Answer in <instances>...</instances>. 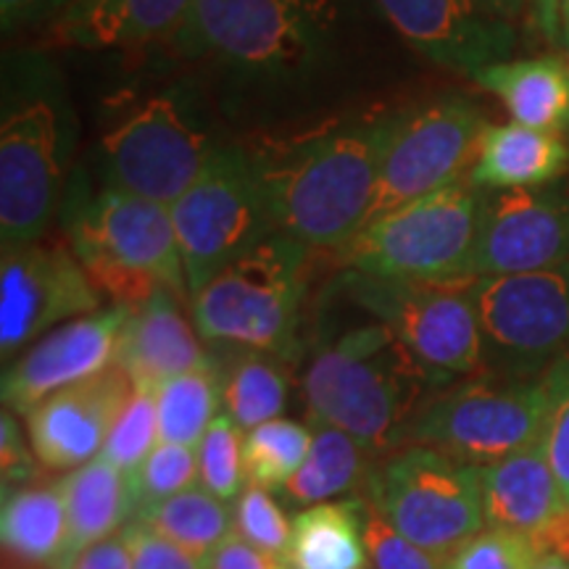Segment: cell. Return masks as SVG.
Masks as SVG:
<instances>
[{
	"mask_svg": "<svg viewBox=\"0 0 569 569\" xmlns=\"http://www.w3.org/2000/svg\"><path fill=\"white\" fill-rule=\"evenodd\" d=\"M472 80L496 96L511 122L536 130H569V56L507 59L475 71Z\"/></svg>",
	"mask_w": 569,
	"mask_h": 569,
	"instance_id": "24",
	"label": "cell"
},
{
	"mask_svg": "<svg viewBox=\"0 0 569 569\" xmlns=\"http://www.w3.org/2000/svg\"><path fill=\"white\" fill-rule=\"evenodd\" d=\"M106 298L63 240L3 248L0 259V356L13 361L42 336L103 309Z\"/></svg>",
	"mask_w": 569,
	"mask_h": 569,
	"instance_id": "15",
	"label": "cell"
},
{
	"mask_svg": "<svg viewBox=\"0 0 569 569\" xmlns=\"http://www.w3.org/2000/svg\"><path fill=\"white\" fill-rule=\"evenodd\" d=\"M401 40L438 67L472 77L507 61L517 46L515 24L496 19L482 0H372Z\"/></svg>",
	"mask_w": 569,
	"mask_h": 569,
	"instance_id": "18",
	"label": "cell"
},
{
	"mask_svg": "<svg viewBox=\"0 0 569 569\" xmlns=\"http://www.w3.org/2000/svg\"><path fill=\"white\" fill-rule=\"evenodd\" d=\"M138 511L167 498L180 496L184 490L196 488L198 480V453L190 446L161 443L148 453V459L130 475ZM138 517V515H134Z\"/></svg>",
	"mask_w": 569,
	"mask_h": 569,
	"instance_id": "34",
	"label": "cell"
},
{
	"mask_svg": "<svg viewBox=\"0 0 569 569\" xmlns=\"http://www.w3.org/2000/svg\"><path fill=\"white\" fill-rule=\"evenodd\" d=\"M569 267V182L486 193L469 277Z\"/></svg>",
	"mask_w": 569,
	"mask_h": 569,
	"instance_id": "16",
	"label": "cell"
},
{
	"mask_svg": "<svg viewBox=\"0 0 569 569\" xmlns=\"http://www.w3.org/2000/svg\"><path fill=\"white\" fill-rule=\"evenodd\" d=\"M40 3L42 0H0V24H3V32L11 34L38 21Z\"/></svg>",
	"mask_w": 569,
	"mask_h": 569,
	"instance_id": "45",
	"label": "cell"
},
{
	"mask_svg": "<svg viewBox=\"0 0 569 569\" xmlns=\"http://www.w3.org/2000/svg\"><path fill=\"white\" fill-rule=\"evenodd\" d=\"M209 569H290L288 559L280 553H269L264 549H256L240 536H232L219 546L217 551L206 559Z\"/></svg>",
	"mask_w": 569,
	"mask_h": 569,
	"instance_id": "41",
	"label": "cell"
},
{
	"mask_svg": "<svg viewBox=\"0 0 569 569\" xmlns=\"http://www.w3.org/2000/svg\"><path fill=\"white\" fill-rule=\"evenodd\" d=\"M478 472L486 528L532 536L567 507L540 440Z\"/></svg>",
	"mask_w": 569,
	"mask_h": 569,
	"instance_id": "22",
	"label": "cell"
},
{
	"mask_svg": "<svg viewBox=\"0 0 569 569\" xmlns=\"http://www.w3.org/2000/svg\"><path fill=\"white\" fill-rule=\"evenodd\" d=\"M232 532L256 549L284 557L293 538V519L284 515L272 490L246 486L243 493L234 498Z\"/></svg>",
	"mask_w": 569,
	"mask_h": 569,
	"instance_id": "35",
	"label": "cell"
},
{
	"mask_svg": "<svg viewBox=\"0 0 569 569\" xmlns=\"http://www.w3.org/2000/svg\"><path fill=\"white\" fill-rule=\"evenodd\" d=\"M69 515L71 559L92 543L119 536L138 515L132 478L103 457L61 478Z\"/></svg>",
	"mask_w": 569,
	"mask_h": 569,
	"instance_id": "25",
	"label": "cell"
},
{
	"mask_svg": "<svg viewBox=\"0 0 569 569\" xmlns=\"http://www.w3.org/2000/svg\"><path fill=\"white\" fill-rule=\"evenodd\" d=\"M311 248L274 232L234 259L188 309L198 336L222 348L267 351L293 361L301 353V317Z\"/></svg>",
	"mask_w": 569,
	"mask_h": 569,
	"instance_id": "4",
	"label": "cell"
},
{
	"mask_svg": "<svg viewBox=\"0 0 569 569\" xmlns=\"http://www.w3.org/2000/svg\"><path fill=\"white\" fill-rule=\"evenodd\" d=\"M246 432L227 415H219L198 443V482L211 496L232 501L246 488Z\"/></svg>",
	"mask_w": 569,
	"mask_h": 569,
	"instance_id": "32",
	"label": "cell"
},
{
	"mask_svg": "<svg viewBox=\"0 0 569 569\" xmlns=\"http://www.w3.org/2000/svg\"><path fill=\"white\" fill-rule=\"evenodd\" d=\"M0 122V243L46 238L63 201L71 151V119L59 98L42 88L3 92Z\"/></svg>",
	"mask_w": 569,
	"mask_h": 569,
	"instance_id": "7",
	"label": "cell"
},
{
	"mask_svg": "<svg viewBox=\"0 0 569 569\" xmlns=\"http://www.w3.org/2000/svg\"><path fill=\"white\" fill-rule=\"evenodd\" d=\"M311 443H315V427L296 419L277 417L248 430L243 443L248 486L280 493L303 467Z\"/></svg>",
	"mask_w": 569,
	"mask_h": 569,
	"instance_id": "31",
	"label": "cell"
},
{
	"mask_svg": "<svg viewBox=\"0 0 569 569\" xmlns=\"http://www.w3.org/2000/svg\"><path fill=\"white\" fill-rule=\"evenodd\" d=\"M169 211L190 298L234 259L277 232L253 153L234 146L217 148L209 167Z\"/></svg>",
	"mask_w": 569,
	"mask_h": 569,
	"instance_id": "10",
	"label": "cell"
},
{
	"mask_svg": "<svg viewBox=\"0 0 569 569\" xmlns=\"http://www.w3.org/2000/svg\"><path fill=\"white\" fill-rule=\"evenodd\" d=\"M546 382L478 372L448 382L422 403L407 446H425L465 467H490L536 446L546 422Z\"/></svg>",
	"mask_w": 569,
	"mask_h": 569,
	"instance_id": "6",
	"label": "cell"
},
{
	"mask_svg": "<svg viewBox=\"0 0 569 569\" xmlns=\"http://www.w3.org/2000/svg\"><path fill=\"white\" fill-rule=\"evenodd\" d=\"M561 0H528V24L530 32L536 34L540 42L559 51L561 42Z\"/></svg>",
	"mask_w": 569,
	"mask_h": 569,
	"instance_id": "44",
	"label": "cell"
},
{
	"mask_svg": "<svg viewBox=\"0 0 569 569\" xmlns=\"http://www.w3.org/2000/svg\"><path fill=\"white\" fill-rule=\"evenodd\" d=\"M122 536L130 546L132 569H209L206 559L180 549L172 540H167L140 522L127 525Z\"/></svg>",
	"mask_w": 569,
	"mask_h": 569,
	"instance_id": "40",
	"label": "cell"
},
{
	"mask_svg": "<svg viewBox=\"0 0 569 569\" xmlns=\"http://www.w3.org/2000/svg\"><path fill=\"white\" fill-rule=\"evenodd\" d=\"M0 475H3V493L46 480V467L40 465L30 436L21 432L17 415L9 409H3L0 417Z\"/></svg>",
	"mask_w": 569,
	"mask_h": 569,
	"instance_id": "39",
	"label": "cell"
},
{
	"mask_svg": "<svg viewBox=\"0 0 569 569\" xmlns=\"http://www.w3.org/2000/svg\"><path fill=\"white\" fill-rule=\"evenodd\" d=\"M74 3V0H42L40 3V19L42 17H59L69 9V6Z\"/></svg>",
	"mask_w": 569,
	"mask_h": 569,
	"instance_id": "48",
	"label": "cell"
},
{
	"mask_svg": "<svg viewBox=\"0 0 569 569\" xmlns=\"http://www.w3.org/2000/svg\"><path fill=\"white\" fill-rule=\"evenodd\" d=\"M315 427V443L303 467L280 490L288 507L309 509L317 503L338 501L340 496H359L365 488L372 457L343 430L327 425Z\"/></svg>",
	"mask_w": 569,
	"mask_h": 569,
	"instance_id": "28",
	"label": "cell"
},
{
	"mask_svg": "<svg viewBox=\"0 0 569 569\" xmlns=\"http://www.w3.org/2000/svg\"><path fill=\"white\" fill-rule=\"evenodd\" d=\"M359 496L411 543L438 557L486 530L478 469L425 446L375 459Z\"/></svg>",
	"mask_w": 569,
	"mask_h": 569,
	"instance_id": "8",
	"label": "cell"
},
{
	"mask_svg": "<svg viewBox=\"0 0 569 569\" xmlns=\"http://www.w3.org/2000/svg\"><path fill=\"white\" fill-rule=\"evenodd\" d=\"M217 148L174 98H148L103 134V184L172 206L209 167Z\"/></svg>",
	"mask_w": 569,
	"mask_h": 569,
	"instance_id": "14",
	"label": "cell"
},
{
	"mask_svg": "<svg viewBox=\"0 0 569 569\" xmlns=\"http://www.w3.org/2000/svg\"><path fill=\"white\" fill-rule=\"evenodd\" d=\"M559 27H561V42H559V53L569 56V0H561V17H559Z\"/></svg>",
	"mask_w": 569,
	"mask_h": 569,
	"instance_id": "47",
	"label": "cell"
},
{
	"mask_svg": "<svg viewBox=\"0 0 569 569\" xmlns=\"http://www.w3.org/2000/svg\"><path fill=\"white\" fill-rule=\"evenodd\" d=\"M540 553L528 536L486 528L446 557V569H536Z\"/></svg>",
	"mask_w": 569,
	"mask_h": 569,
	"instance_id": "37",
	"label": "cell"
},
{
	"mask_svg": "<svg viewBox=\"0 0 569 569\" xmlns=\"http://www.w3.org/2000/svg\"><path fill=\"white\" fill-rule=\"evenodd\" d=\"M180 301V296L159 290L130 311L119 338L117 365L134 386L156 390L177 375L211 365L203 338H198L193 319L182 315Z\"/></svg>",
	"mask_w": 569,
	"mask_h": 569,
	"instance_id": "20",
	"label": "cell"
},
{
	"mask_svg": "<svg viewBox=\"0 0 569 569\" xmlns=\"http://www.w3.org/2000/svg\"><path fill=\"white\" fill-rule=\"evenodd\" d=\"M63 232L98 293L140 306L169 290L190 303L188 272L169 206L103 188L63 198Z\"/></svg>",
	"mask_w": 569,
	"mask_h": 569,
	"instance_id": "3",
	"label": "cell"
},
{
	"mask_svg": "<svg viewBox=\"0 0 569 569\" xmlns=\"http://www.w3.org/2000/svg\"><path fill=\"white\" fill-rule=\"evenodd\" d=\"M530 543L536 546L540 559H565L569 561V503L551 519L549 525H543L538 532H532Z\"/></svg>",
	"mask_w": 569,
	"mask_h": 569,
	"instance_id": "43",
	"label": "cell"
},
{
	"mask_svg": "<svg viewBox=\"0 0 569 569\" xmlns=\"http://www.w3.org/2000/svg\"><path fill=\"white\" fill-rule=\"evenodd\" d=\"M190 9L193 0H74L59 13L56 34L88 51L142 48L174 40Z\"/></svg>",
	"mask_w": 569,
	"mask_h": 569,
	"instance_id": "21",
	"label": "cell"
},
{
	"mask_svg": "<svg viewBox=\"0 0 569 569\" xmlns=\"http://www.w3.org/2000/svg\"><path fill=\"white\" fill-rule=\"evenodd\" d=\"M359 517L372 569H446V557L419 549L380 517L365 496H359Z\"/></svg>",
	"mask_w": 569,
	"mask_h": 569,
	"instance_id": "36",
	"label": "cell"
},
{
	"mask_svg": "<svg viewBox=\"0 0 569 569\" xmlns=\"http://www.w3.org/2000/svg\"><path fill=\"white\" fill-rule=\"evenodd\" d=\"M284 559L290 569H372L361 532L359 496L298 511Z\"/></svg>",
	"mask_w": 569,
	"mask_h": 569,
	"instance_id": "27",
	"label": "cell"
},
{
	"mask_svg": "<svg viewBox=\"0 0 569 569\" xmlns=\"http://www.w3.org/2000/svg\"><path fill=\"white\" fill-rule=\"evenodd\" d=\"M443 386L380 322L327 340L301 380L309 425L348 432L372 459L407 446L417 411Z\"/></svg>",
	"mask_w": 569,
	"mask_h": 569,
	"instance_id": "2",
	"label": "cell"
},
{
	"mask_svg": "<svg viewBox=\"0 0 569 569\" xmlns=\"http://www.w3.org/2000/svg\"><path fill=\"white\" fill-rule=\"evenodd\" d=\"M567 132H569V130H567Z\"/></svg>",
	"mask_w": 569,
	"mask_h": 569,
	"instance_id": "50",
	"label": "cell"
},
{
	"mask_svg": "<svg viewBox=\"0 0 569 569\" xmlns=\"http://www.w3.org/2000/svg\"><path fill=\"white\" fill-rule=\"evenodd\" d=\"M472 280L417 282L343 269L338 288L348 301L386 325L440 382L486 372Z\"/></svg>",
	"mask_w": 569,
	"mask_h": 569,
	"instance_id": "9",
	"label": "cell"
},
{
	"mask_svg": "<svg viewBox=\"0 0 569 569\" xmlns=\"http://www.w3.org/2000/svg\"><path fill=\"white\" fill-rule=\"evenodd\" d=\"M156 409L163 443L198 448L213 419L222 415V388L213 359L156 388Z\"/></svg>",
	"mask_w": 569,
	"mask_h": 569,
	"instance_id": "30",
	"label": "cell"
},
{
	"mask_svg": "<svg viewBox=\"0 0 569 569\" xmlns=\"http://www.w3.org/2000/svg\"><path fill=\"white\" fill-rule=\"evenodd\" d=\"M134 382L122 367L63 388L27 415V436L46 472H74L103 453Z\"/></svg>",
	"mask_w": 569,
	"mask_h": 569,
	"instance_id": "19",
	"label": "cell"
},
{
	"mask_svg": "<svg viewBox=\"0 0 569 569\" xmlns=\"http://www.w3.org/2000/svg\"><path fill=\"white\" fill-rule=\"evenodd\" d=\"M486 372L540 380L569 359V267L475 277Z\"/></svg>",
	"mask_w": 569,
	"mask_h": 569,
	"instance_id": "11",
	"label": "cell"
},
{
	"mask_svg": "<svg viewBox=\"0 0 569 569\" xmlns=\"http://www.w3.org/2000/svg\"><path fill=\"white\" fill-rule=\"evenodd\" d=\"M288 365L267 351L224 348V359H213L222 388V415L243 432L280 417L290 401Z\"/></svg>",
	"mask_w": 569,
	"mask_h": 569,
	"instance_id": "26",
	"label": "cell"
},
{
	"mask_svg": "<svg viewBox=\"0 0 569 569\" xmlns=\"http://www.w3.org/2000/svg\"><path fill=\"white\" fill-rule=\"evenodd\" d=\"M325 34L317 0H193L172 42L246 71H296L322 53Z\"/></svg>",
	"mask_w": 569,
	"mask_h": 569,
	"instance_id": "12",
	"label": "cell"
},
{
	"mask_svg": "<svg viewBox=\"0 0 569 569\" xmlns=\"http://www.w3.org/2000/svg\"><path fill=\"white\" fill-rule=\"evenodd\" d=\"M388 117L330 124L253 153L274 230L311 251H340L367 224Z\"/></svg>",
	"mask_w": 569,
	"mask_h": 569,
	"instance_id": "1",
	"label": "cell"
},
{
	"mask_svg": "<svg viewBox=\"0 0 569 569\" xmlns=\"http://www.w3.org/2000/svg\"><path fill=\"white\" fill-rule=\"evenodd\" d=\"M482 203L486 190L461 180L380 213L340 248V267L393 280H472Z\"/></svg>",
	"mask_w": 569,
	"mask_h": 569,
	"instance_id": "5",
	"label": "cell"
},
{
	"mask_svg": "<svg viewBox=\"0 0 569 569\" xmlns=\"http://www.w3.org/2000/svg\"><path fill=\"white\" fill-rule=\"evenodd\" d=\"M161 443L159 432V409H156V390L134 386L130 401L119 411L113 422L109 440H106L101 457L113 467L132 475L148 453Z\"/></svg>",
	"mask_w": 569,
	"mask_h": 569,
	"instance_id": "33",
	"label": "cell"
},
{
	"mask_svg": "<svg viewBox=\"0 0 569 569\" xmlns=\"http://www.w3.org/2000/svg\"><path fill=\"white\" fill-rule=\"evenodd\" d=\"M482 3L496 19L507 21V24H517L519 19L528 17V0H482Z\"/></svg>",
	"mask_w": 569,
	"mask_h": 569,
	"instance_id": "46",
	"label": "cell"
},
{
	"mask_svg": "<svg viewBox=\"0 0 569 569\" xmlns=\"http://www.w3.org/2000/svg\"><path fill=\"white\" fill-rule=\"evenodd\" d=\"M134 522L146 525L180 549L209 559L232 536V507L203 488H190L180 496L138 511Z\"/></svg>",
	"mask_w": 569,
	"mask_h": 569,
	"instance_id": "29",
	"label": "cell"
},
{
	"mask_svg": "<svg viewBox=\"0 0 569 569\" xmlns=\"http://www.w3.org/2000/svg\"><path fill=\"white\" fill-rule=\"evenodd\" d=\"M546 382V422L540 446L549 459L553 478H557L561 496L569 503V359L561 361L543 377Z\"/></svg>",
	"mask_w": 569,
	"mask_h": 569,
	"instance_id": "38",
	"label": "cell"
},
{
	"mask_svg": "<svg viewBox=\"0 0 569 569\" xmlns=\"http://www.w3.org/2000/svg\"><path fill=\"white\" fill-rule=\"evenodd\" d=\"M69 569H132V553L122 532L92 543L71 559Z\"/></svg>",
	"mask_w": 569,
	"mask_h": 569,
	"instance_id": "42",
	"label": "cell"
},
{
	"mask_svg": "<svg viewBox=\"0 0 569 569\" xmlns=\"http://www.w3.org/2000/svg\"><path fill=\"white\" fill-rule=\"evenodd\" d=\"M486 130L482 111L461 96L390 113L369 219L469 180Z\"/></svg>",
	"mask_w": 569,
	"mask_h": 569,
	"instance_id": "13",
	"label": "cell"
},
{
	"mask_svg": "<svg viewBox=\"0 0 569 569\" xmlns=\"http://www.w3.org/2000/svg\"><path fill=\"white\" fill-rule=\"evenodd\" d=\"M569 169V142L561 132L525 124H488L469 182L486 193L540 188L559 182Z\"/></svg>",
	"mask_w": 569,
	"mask_h": 569,
	"instance_id": "23",
	"label": "cell"
},
{
	"mask_svg": "<svg viewBox=\"0 0 569 569\" xmlns=\"http://www.w3.org/2000/svg\"><path fill=\"white\" fill-rule=\"evenodd\" d=\"M536 569H569V561H565V559H540L538 561V567Z\"/></svg>",
	"mask_w": 569,
	"mask_h": 569,
	"instance_id": "49",
	"label": "cell"
},
{
	"mask_svg": "<svg viewBox=\"0 0 569 569\" xmlns=\"http://www.w3.org/2000/svg\"><path fill=\"white\" fill-rule=\"evenodd\" d=\"M132 306L109 303L88 317L71 319L42 336L6 367L3 407L27 417L38 403L63 388L90 380L117 365L119 338Z\"/></svg>",
	"mask_w": 569,
	"mask_h": 569,
	"instance_id": "17",
	"label": "cell"
}]
</instances>
